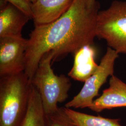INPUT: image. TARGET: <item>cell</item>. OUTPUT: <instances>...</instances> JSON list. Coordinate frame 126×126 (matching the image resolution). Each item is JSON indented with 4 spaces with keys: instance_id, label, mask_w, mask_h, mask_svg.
<instances>
[{
    "instance_id": "1",
    "label": "cell",
    "mask_w": 126,
    "mask_h": 126,
    "mask_svg": "<svg viewBox=\"0 0 126 126\" xmlns=\"http://www.w3.org/2000/svg\"><path fill=\"white\" fill-rule=\"evenodd\" d=\"M100 5L89 7L86 0H73L67 11L49 24L35 26L28 39L24 72L30 81L41 59L53 51L52 62L86 45H93Z\"/></svg>"
},
{
    "instance_id": "2",
    "label": "cell",
    "mask_w": 126,
    "mask_h": 126,
    "mask_svg": "<svg viewBox=\"0 0 126 126\" xmlns=\"http://www.w3.org/2000/svg\"><path fill=\"white\" fill-rule=\"evenodd\" d=\"M31 83L24 72L0 78V126H20L27 113Z\"/></svg>"
},
{
    "instance_id": "3",
    "label": "cell",
    "mask_w": 126,
    "mask_h": 126,
    "mask_svg": "<svg viewBox=\"0 0 126 126\" xmlns=\"http://www.w3.org/2000/svg\"><path fill=\"white\" fill-rule=\"evenodd\" d=\"M54 53L51 50L44 55L37 69L31 80L38 92L46 115L56 112L58 103L65 101L72 86L70 79L64 75L58 76L51 68Z\"/></svg>"
},
{
    "instance_id": "4",
    "label": "cell",
    "mask_w": 126,
    "mask_h": 126,
    "mask_svg": "<svg viewBox=\"0 0 126 126\" xmlns=\"http://www.w3.org/2000/svg\"><path fill=\"white\" fill-rule=\"evenodd\" d=\"M96 34L119 54L126 55V1L114 0L108 9L99 11Z\"/></svg>"
},
{
    "instance_id": "5",
    "label": "cell",
    "mask_w": 126,
    "mask_h": 126,
    "mask_svg": "<svg viewBox=\"0 0 126 126\" xmlns=\"http://www.w3.org/2000/svg\"><path fill=\"white\" fill-rule=\"evenodd\" d=\"M119 53L108 47L99 63L97 71L84 83L79 93L64 106L66 108H89L94 98L99 95L101 87L106 82L109 77L113 75L114 65Z\"/></svg>"
},
{
    "instance_id": "6",
    "label": "cell",
    "mask_w": 126,
    "mask_h": 126,
    "mask_svg": "<svg viewBox=\"0 0 126 126\" xmlns=\"http://www.w3.org/2000/svg\"><path fill=\"white\" fill-rule=\"evenodd\" d=\"M27 44L23 36L0 37V77L24 71Z\"/></svg>"
},
{
    "instance_id": "7",
    "label": "cell",
    "mask_w": 126,
    "mask_h": 126,
    "mask_svg": "<svg viewBox=\"0 0 126 126\" xmlns=\"http://www.w3.org/2000/svg\"><path fill=\"white\" fill-rule=\"evenodd\" d=\"M73 0H36L31 3L32 19L35 26L57 20L70 9Z\"/></svg>"
},
{
    "instance_id": "8",
    "label": "cell",
    "mask_w": 126,
    "mask_h": 126,
    "mask_svg": "<svg viewBox=\"0 0 126 126\" xmlns=\"http://www.w3.org/2000/svg\"><path fill=\"white\" fill-rule=\"evenodd\" d=\"M32 18L5 0H1L0 37L22 36L23 28Z\"/></svg>"
},
{
    "instance_id": "9",
    "label": "cell",
    "mask_w": 126,
    "mask_h": 126,
    "mask_svg": "<svg viewBox=\"0 0 126 126\" xmlns=\"http://www.w3.org/2000/svg\"><path fill=\"white\" fill-rule=\"evenodd\" d=\"M122 107H126V84L113 75L110 77L109 87L94 100L89 108L100 113L106 109Z\"/></svg>"
},
{
    "instance_id": "10",
    "label": "cell",
    "mask_w": 126,
    "mask_h": 126,
    "mask_svg": "<svg viewBox=\"0 0 126 126\" xmlns=\"http://www.w3.org/2000/svg\"><path fill=\"white\" fill-rule=\"evenodd\" d=\"M96 51L93 45H86L74 54V63L68 75L77 81L85 82L96 72L99 64L95 62Z\"/></svg>"
},
{
    "instance_id": "11",
    "label": "cell",
    "mask_w": 126,
    "mask_h": 126,
    "mask_svg": "<svg viewBox=\"0 0 126 126\" xmlns=\"http://www.w3.org/2000/svg\"><path fill=\"white\" fill-rule=\"evenodd\" d=\"M20 126H49L48 118L43 107L40 94L32 85L27 113Z\"/></svg>"
},
{
    "instance_id": "12",
    "label": "cell",
    "mask_w": 126,
    "mask_h": 126,
    "mask_svg": "<svg viewBox=\"0 0 126 126\" xmlns=\"http://www.w3.org/2000/svg\"><path fill=\"white\" fill-rule=\"evenodd\" d=\"M65 113L79 126H122L119 119H110L79 112L63 107Z\"/></svg>"
},
{
    "instance_id": "13",
    "label": "cell",
    "mask_w": 126,
    "mask_h": 126,
    "mask_svg": "<svg viewBox=\"0 0 126 126\" xmlns=\"http://www.w3.org/2000/svg\"><path fill=\"white\" fill-rule=\"evenodd\" d=\"M47 115L49 126H79L65 113L63 108H59L56 112Z\"/></svg>"
},
{
    "instance_id": "14",
    "label": "cell",
    "mask_w": 126,
    "mask_h": 126,
    "mask_svg": "<svg viewBox=\"0 0 126 126\" xmlns=\"http://www.w3.org/2000/svg\"><path fill=\"white\" fill-rule=\"evenodd\" d=\"M26 14L32 19L31 3L28 0H5Z\"/></svg>"
},
{
    "instance_id": "15",
    "label": "cell",
    "mask_w": 126,
    "mask_h": 126,
    "mask_svg": "<svg viewBox=\"0 0 126 126\" xmlns=\"http://www.w3.org/2000/svg\"><path fill=\"white\" fill-rule=\"evenodd\" d=\"M87 5L89 7H92L94 6L97 1L96 0H86Z\"/></svg>"
},
{
    "instance_id": "16",
    "label": "cell",
    "mask_w": 126,
    "mask_h": 126,
    "mask_svg": "<svg viewBox=\"0 0 126 126\" xmlns=\"http://www.w3.org/2000/svg\"><path fill=\"white\" fill-rule=\"evenodd\" d=\"M28 0L30 1V2L31 3H32L34 2V1H35L36 0Z\"/></svg>"
}]
</instances>
